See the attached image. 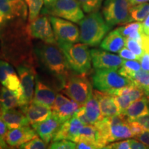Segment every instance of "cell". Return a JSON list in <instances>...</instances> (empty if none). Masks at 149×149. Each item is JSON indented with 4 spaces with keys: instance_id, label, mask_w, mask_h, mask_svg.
<instances>
[{
    "instance_id": "cell-1",
    "label": "cell",
    "mask_w": 149,
    "mask_h": 149,
    "mask_svg": "<svg viewBox=\"0 0 149 149\" xmlns=\"http://www.w3.org/2000/svg\"><path fill=\"white\" fill-rule=\"evenodd\" d=\"M36 53L43 66L61 81L64 87L70 67L61 48L55 44L45 43L37 47Z\"/></svg>"
},
{
    "instance_id": "cell-2",
    "label": "cell",
    "mask_w": 149,
    "mask_h": 149,
    "mask_svg": "<svg viewBox=\"0 0 149 149\" xmlns=\"http://www.w3.org/2000/svg\"><path fill=\"white\" fill-rule=\"evenodd\" d=\"M79 42L89 46H97L111 29L98 10L90 13L79 23Z\"/></svg>"
},
{
    "instance_id": "cell-3",
    "label": "cell",
    "mask_w": 149,
    "mask_h": 149,
    "mask_svg": "<svg viewBox=\"0 0 149 149\" xmlns=\"http://www.w3.org/2000/svg\"><path fill=\"white\" fill-rule=\"evenodd\" d=\"M57 45L72 70L79 74H86L91 70V55L88 45L84 43H57Z\"/></svg>"
},
{
    "instance_id": "cell-4",
    "label": "cell",
    "mask_w": 149,
    "mask_h": 149,
    "mask_svg": "<svg viewBox=\"0 0 149 149\" xmlns=\"http://www.w3.org/2000/svg\"><path fill=\"white\" fill-rule=\"evenodd\" d=\"M63 92L81 105H84L93 93L92 85L85 74L68 77L64 84Z\"/></svg>"
},
{
    "instance_id": "cell-5",
    "label": "cell",
    "mask_w": 149,
    "mask_h": 149,
    "mask_svg": "<svg viewBox=\"0 0 149 149\" xmlns=\"http://www.w3.org/2000/svg\"><path fill=\"white\" fill-rule=\"evenodd\" d=\"M130 7L128 0H106L102 10L104 19L111 27L128 23L130 20Z\"/></svg>"
},
{
    "instance_id": "cell-6",
    "label": "cell",
    "mask_w": 149,
    "mask_h": 149,
    "mask_svg": "<svg viewBox=\"0 0 149 149\" xmlns=\"http://www.w3.org/2000/svg\"><path fill=\"white\" fill-rule=\"evenodd\" d=\"M93 82L97 90L107 92L112 89L122 88L132 84L115 70L96 69L93 76Z\"/></svg>"
},
{
    "instance_id": "cell-7",
    "label": "cell",
    "mask_w": 149,
    "mask_h": 149,
    "mask_svg": "<svg viewBox=\"0 0 149 149\" xmlns=\"http://www.w3.org/2000/svg\"><path fill=\"white\" fill-rule=\"evenodd\" d=\"M42 13L51 14L77 24L84 17L82 8L77 0H57L51 8Z\"/></svg>"
},
{
    "instance_id": "cell-8",
    "label": "cell",
    "mask_w": 149,
    "mask_h": 149,
    "mask_svg": "<svg viewBox=\"0 0 149 149\" xmlns=\"http://www.w3.org/2000/svg\"><path fill=\"white\" fill-rule=\"evenodd\" d=\"M17 70L20 77V86L17 89L19 107L23 108L33 101L35 93V77L36 72L32 67L25 65L19 66Z\"/></svg>"
},
{
    "instance_id": "cell-9",
    "label": "cell",
    "mask_w": 149,
    "mask_h": 149,
    "mask_svg": "<svg viewBox=\"0 0 149 149\" xmlns=\"http://www.w3.org/2000/svg\"><path fill=\"white\" fill-rule=\"evenodd\" d=\"M26 31L33 38L42 40L46 44H57L51 20L45 15L38 16L30 22Z\"/></svg>"
},
{
    "instance_id": "cell-10",
    "label": "cell",
    "mask_w": 149,
    "mask_h": 149,
    "mask_svg": "<svg viewBox=\"0 0 149 149\" xmlns=\"http://www.w3.org/2000/svg\"><path fill=\"white\" fill-rule=\"evenodd\" d=\"M57 43H77L80 33L77 26L68 20L52 16L50 17Z\"/></svg>"
},
{
    "instance_id": "cell-11",
    "label": "cell",
    "mask_w": 149,
    "mask_h": 149,
    "mask_svg": "<svg viewBox=\"0 0 149 149\" xmlns=\"http://www.w3.org/2000/svg\"><path fill=\"white\" fill-rule=\"evenodd\" d=\"M106 118L109 124V143L133 137L127 119L124 115L120 114Z\"/></svg>"
},
{
    "instance_id": "cell-12",
    "label": "cell",
    "mask_w": 149,
    "mask_h": 149,
    "mask_svg": "<svg viewBox=\"0 0 149 149\" xmlns=\"http://www.w3.org/2000/svg\"><path fill=\"white\" fill-rule=\"evenodd\" d=\"M91 55L93 65L95 69L118 70L124 61L119 55L99 49L91 50Z\"/></svg>"
},
{
    "instance_id": "cell-13",
    "label": "cell",
    "mask_w": 149,
    "mask_h": 149,
    "mask_svg": "<svg viewBox=\"0 0 149 149\" xmlns=\"http://www.w3.org/2000/svg\"><path fill=\"white\" fill-rule=\"evenodd\" d=\"M84 124L77 117L73 116L69 120L62 123L60 127L54 135L53 140L68 139L76 142L79 137V132Z\"/></svg>"
},
{
    "instance_id": "cell-14",
    "label": "cell",
    "mask_w": 149,
    "mask_h": 149,
    "mask_svg": "<svg viewBox=\"0 0 149 149\" xmlns=\"http://www.w3.org/2000/svg\"><path fill=\"white\" fill-rule=\"evenodd\" d=\"M37 133L31 126H24L19 128L9 129L5 137V141L8 146L19 147L22 144L27 142L37 137Z\"/></svg>"
},
{
    "instance_id": "cell-15",
    "label": "cell",
    "mask_w": 149,
    "mask_h": 149,
    "mask_svg": "<svg viewBox=\"0 0 149 149\" xmlns=\"http://www.w3.org/2000/svg\"><path fill=\"white\" fill-rule=\"evenodd\" d=\"M61 124L62 122L59 120L58 117L52 113L51 116L46 120L33 124L32 126L40 138L48 144L53 140L54 135L57 133Z\"/></svg>"
},
{
    "instance_id": "cell-16",
    "label": "cell",
    "mask_w": 149,
    "mask_h": 149,
    "mask_svg": "<svg viewBox=\"0 0 149 149\" xmlns=\"http://www.w3.org/2000/svg\"><path fill=\"white\" fill-rule=\"evenodd\" d=\"M20 109L26 115L31 125L46 120L51 116L53 113L51 107L33 101L26 107Z\"/></svg>"
},
{
    "instance_id": "cell-17",
    "label": "cell",
    "mask_w": 149,
    "mask_h": 149,
    "mask_svg": "<svg viewBox=\"0 0 149 149\" xmlns=\"http://www.w3.org/2000/svg\"><path fill=\"white\" fill-rule=\"evenodd\" d=\"M0 117L6 122L9 129L30 125L26 116L21 109L17 110L15 108L8 110H1Z\"/></svg>"
},
{
    "instance_id": "cell-18",
    "label": "cell",
    "mask_w": 149,
    "mask_h": 149,
    "mask_svg": "<svg viewBox=\"0 0 149 149\" xmlns=\"http://www.w3.org/2000/svg\"><path fill=\"white\" fill-rule=\"evenodd\" d=\"M93 93L98 99L101 114L103 118L120 114V110L115 103L113 95L100 91H95Z\"/></svg>"
},
{
    "instance_id": "cell-19",
    "label": "cell",
    "mask_w": 149,
    "mask_h": 149,
    "mask_svg": "<svg viewBox=\"0 0 149 149\" xmlns=\"http://www.w3.org/2000/svg\"><path fill=\"white\" fill-rule=\"evenodd\" d=\"M56 97V93L53 89L46 85L40 80H37L33 102H37L48 107H52Z\"/></svg>"
},
{
    "instance_id": "cell-20",
    "label": "cell",
    "mask_w": 149,
    "mask_h": 149,
    "mask_svg": "<svg viewBox=\"0 0 149 149\" xmlns=\"http://www.w3.org/2000/svg\"><path fill=\"white\" fill-rule=\"evenodd\" d=\"M126 38L117 30L111 31L104 38L100 47L105 51L112 53H119L125 46Z\"/></svg>"
},
{
    "instance_id": "cell-21",
    "label": "cell",
    "mask_w": 149,
    "mask_h": 149,
    "mask_svg": "<svg viewBox=\"0 0 149 149\" xmlns=\"http://www.w3.org/2000/svg\"><path fill=\"white\" fill-rule=\"evenodd\" d=\"M149 113V101L146 97H141L133 102L124 113L128 122H133L137 117Z\"/></svg>"
},
{
    "instance_id": "cell-22",
    "label": "cell",
    "mask_w": 149,
    "mask_h": 149,
    "mask_svg": "<svg viewBox=\"0 0 149 149\" xmlns=\"http://www.w3.org/2000/svg\"><path fill=\"white\" fill-rule=\"evenodd\" d=\"M86 116L91 124H95L97 122L103 119L101 114L100 103L95 95L93 93L90 98L83 105Z\"/></svg>"
},
{
    "instance_id": "cell-23",
    "label": "cell",
    "mask_w": 149,
    "mask_h": 149,
    "mask_svg": "<svg viewBox=\"0 0 149 149\" xmlns=\"http://www.w3.org/2000/svg\"><path fill=\"white\" fill-rule=\"evenodd\" d=\"M19 107V93L17 90L12 91L2 87L0 89V109L8 110Z\"/></svg>"
},
{
    "instance_id": "cell-24",
    "label": "cell",
    "mask_w": 149,
    "mask_h": 149,
    "mask_svg": "<svg viewBox=\"0 0 149 149\" xmlns=\"http://www.w3.org/2000/svg\"><path fill=\"white\" fill-rule=\"evenodd\" d=\"M82 105L78 104L74 100H70L64 105L55 111H52L53 114L59 118L61 122L64 123L65 121L69 120L73 117L75 113L79 111Z\"/></svg>"
},
{
    "instance_id": "cell-25",
    "label": "cell",
    "mask_w": 149,
    "mask_h": 149,
    "mask_svg": "<svg viewBox=\"0 0 149 149\" xmlns=\"http://www.w3.org/2000/svg\"><path fill=\"white\" fill-rule=\"evenodd\" d=\"M124 77L142 89L146 97L149 98V72L144 70L130 72L126 74Z\"/></svg>"
},
{
    "instance_id": "cell-26",
    "label": "cell",
    "mask_w": 149,
    "mask_h": 149,
    "mask_svg": "<svg viewBox=\"0 0 149 149\" xmlns=\"http://www.w3.org/2000/svg\"><path fill=\"white\" fill-rule=\"evenodd\" d=\"M13 8L7 0H0V32L5 25L15 17Z\"/></svg>"
},
{
    "instance_id": "cell-27",
    "label": "cell",
    "mask_w": 149,
    "mask_h": 149,
    "mask_svg": "<svg viewBox=\"0 0 149 149\" xmlns=\"http://www.w3.org/2000/svg\"><path fill=\"white\" fill-rule=\"evenodd\" d=\"M149 14V3H142L133 6L130 8V20L142 22L146 19Z\"/></svg>"
},
{
    "instance_id": "cell-28",
    "label": "cell",
    "mask_w": 149,
    "mask_h": 149,
    "mask_svg": "<svg viewBox=\"0 0 149 149\" xmlns=\"http://www.w3.org/2000/svg\"><path fill=\"white\" fill-rule=\"evenodd\" d=\"M79 139H86V140L94 143L95 144H96L98 146L99 148H100V146L98 143L97 130L93 124L84 125L83 126L79 132V137H78L77 140Z\"/></svg>"
},
{
    "instance_id": "cell-29",
    "label": "cell",
    "mask_w": 149,
    "mask_h": 149,
    "mask_svg": "<svg viewBox=\"0 0 149 149\" xmlns=\"http://www.w3.org/2000/svg\"><path fill=\"white\" fill-rule=\"evenodd\" d=\"M29 7V22H33L40 15L44 0H25Z\"/></svg>"
},
{
    "instance_id": "cell-30",
    "label": "cell",
    "mask_w": 149,
    "mask_h": 149,
    "mask_svg": "<svg viewBox=\"0 0 149 149\" xmlns=\"http://www.w3.org/2000/svg\"><path fill=\"white\" fill-rule=\"evenodd\" d=\"M141 64L138 60H128L125 59L123 61L122 66L119 68L118 72L123 77L130 72L138 71L141 70Z\"/></svg>"
},
{
    "instance_id": "cell-31",
    "label": "cell",
    "mask_w": 149,
    "mask_h": 149,
    "mask_svg": "<svg viewBox=\"0 0 149 149\" xmlns=\"http://www.w3.org/2000/svg\"><path fill=\"white\" fill-rule=\"evenodd\" d=\"M117 30L123 37H128L133 33L137 32V31H143L142 23H141L140 22H133L124 26L119 27Z\"/></svg>"
},
{
    "instance_id": "cell-32",
    "label": "cell",
    "mask_w": 149,
    "mask_h": 149,
    "mask_svg": "<svg viewBox=\"0 0 149 149\" xmlns=\"http://www.w3.org/2000/svg\"><path fill=\"white\" fill-rule=\"evenodd\" d=\"M77 1L85 13H90L98 10L103 0H77Z\"/></svg>"
},
{
    "instance_id": "cell-33",
    "label": "cell",
    "mask_w": 149,
    "mask_h": 149,
    "mask_svg": "<svg viewBox=\"0 0 149 149\" xmlns=\"http://www.w3.org/2000/svg\"><path fill=\"white\" fill-rule=\"evenodd\" d=\"M13 8L17 17L26 19L27 15V9L24 0H7Z\"/></svg>"
},
{
    "instance_id": "cell-34",
    "label": "cell",
    "mask_w": 149,
    "mask_h": 149,
    "mask_svg": "<svg viewBox=\"0 0 149 149\" xmlns=\"http://www.w3.org/2000/svg\"><path fill=\"white\" fill-rule=\"evenodd\" d=\"M125 38L126 47L133 52V53H135L140 59L141 56L144 55V53H145V50L141 46V44L136 40L129 38V37H125Z\"/></svg>"
},
{
    "instance_id": "cell-35",
    "label": "cell",
    "mask_w": 149,
    "mask_h": 149,
    "mask_svg": "<svg viewBox=\"0 0 149 149\" xmlns=\"http://www.w3.org/2000/svg\"><path fill=\"white\" fill-rule=\"evenodd\" d=\"M48 144L42 138L37 136L35 138L22 144L19 148L23 149H45L47 148Z\"/></svg>"
},
{
    "instance_id": "cell-36",
    "label": "cell",
    "mask_w": 149,
    "mask_h": 149,
    "mask_svg": "<svg viewBox=\"0 0 149 149\" xmlns=\"http://www.w3.org/2000/svg\"><path fill=\"white\" fill-rule=\"evenodd\" d=\"M113 96L115 104H116L117 108L120 110V114L124 113L128 109L130 104L133 103L131 99H130L128 95H124L121 96Z\"/></svg>"
},
{
    "instance_id": "cell-37",
    "label": "cell",
    "mask_w": 149,
    "mask_h": 149,
    "mask_svg": "<svg viewBox=\"0 0 149 149\" xmlns=\"http://www.w3.org/2000/svg\"><path fill=\"white\" fill-rule=\"evenodd\" d=\"M3 86L12 91H17L20 86V79L17 74L15 73L9 74L4 81L1 83Z\"/></svg>"
},
{
    "instance_id": "cell-38",
    "label": "cell",
    "mask_w": 149,
    "mask_h": 149,
    "mask_svg": "<svg viewBox=\"0 0 149 149\" xmlns=\"http://www.w3.org/2000/svg\"><path fill=\"white\" fill-rule=\"evenodd\" d=\"M77 144L74 141L68 139H61V140L53 141L48 147L53 149H74Z\"/></svg>"
},
{
    "instance_id": "cell-39",
    "label": "cell",
    "mask_w": 149,
    "mask_h": 149,
    "mask_svg": "<svg viewBox=\"0 0 149 149\" xmlns=\"http://www.w3.org/2000/svg\"><path fill=\"white\" fill-rule=\"evenodd\" d=\"M15 70L10 64L3 61H0V82L2 83L9 74L15 73Z\"/></svg>"
},
{
    "instance_id": "cell-40",
    "label": "cell",
    "mask_w": 149,
    "mask_h": 149,
    "mask_svg": "<svg viewBox=\"0 0 149 149\" xmlns=\"http://www.w3.org/2000/svg\"><path fill=\"white\" fill-rule=\"evenodd\" d=\"M144 91L141 88H139V87L136 86L135 84H134L133 83L131 89H130V91L129 93V95H128L130 96V99H131L132 102H133L136 101V100H139V99L143 97V96H144Z\"/></svg>"
},
{
    "instance_id": "cell-41",
    "label": "cell",
    "mask_w": 149,
    "mask_h": 149,
    "mask_svg": "<svg viewBox=\"0 0 149 149\" xmlns=\"http://www.w3.org/2000/svg\"><path fill=\"white\" fill-rule=\"evenodd\" d=\"M106 149H130L129 139L116 141L111 144H107L104 147Z\"/></svg>"
},
{
    "instance_id": "cell-42",
    "label": "cell",
    "mask_w": 149,
    "mask_h": 149,
    "mask_svg": "<svg viewBox=\"0 0 149 149\" xmlns=\"http://www.w3.org/2000/svg\"><path fill=\"white\" fill-rule=\"evenodd\" d=\"M70 99L67 98L66 97H65L64 95L62 94H57L56 95L55 100L53 102V106H52L51 109L52 111H55V110H57L59 109L61 106L64 105V104H66V102L70 101Z\"/></svg>"
},
{
    "instance_id": "cell-43",
    "label": "cell",
    "mask_w": 149,
    "mask_h": 149,
    "mask_svg": "<svg viewBox=\"0 0 149 149\" xmlns=\"http://www.w3.org/2000/svg\"><path fill=\"white\" fill-rule=\"evenodd\" d=\"M119 56L122 57V59H128V60H138L139 61V59L135 53H133L131 51L127 48H123L121 51L119 52Z\"/></svg>"
},
{
    "instance_id": "cell-44",
    "label": "cell",
    "mask_w": 149,
    "mask_h": 149,
    "mask_svg": "<svg viewBox=\"0 0 149 149\" xmlns=\"http://www.w3.org/2000/svg\"><path fill=\"white\" fill-rule=\"evenodd\" d=\"M9 128L7 126V124H6V122L3 121L1 117H0V142L2 144L3 146L6 147V148H8V144L5 141V137L6 135L7 132L8 131Z\"/></svg>"
},
{
    "instance_id": "cell-45",
    "label": "cell",
    "mask_w": 149,
    "mask_h": 149,
    "mask_svg": "<svg viewBox=\"0 0 149 149\" xmlns=\"http://www.w3.org/2000/svg\"><path fill=\"white\" fill-rule=\"evenodd\" d=\"M76 148L78 149H97L99 148L98 146L96 144H95L94 143L91 142L88 140H86V139H79L76 141Z\"/></svg>"
},
{
    "instance_id": "cell-46",
    "label": "cell",
    "mask_w": 149,
    "mask_h": 149,
    "mask_svg": "<svg viewBox=\"0 0 149 149\" xmlns=\"http://www.w3.org/2000/svg\"><path fill=\"white\" fill-rule=\"evenodd\" d=\"M128 124H129V126L130 130H131L132 133H133V137L135 136L139 135L141 133L144 131V128L141 126L140 124H139L138 123L135 122V121H133V122H128Z\"/></svg>"
},
{
    "instance_id": "cell-47",
    "label": "cell",
    "mask_w": 149,
    "mask_h": 149,
    "mask_svg": "<svg viewBox=\"0 0 149 149\" xmlns=\"http://www.w3.org/2000/svg\"><path fill=\"white\" fill-rule=\"evenodd\" d=\"M134 121L140 124L144 128L145 130H148L149 131V113L141 115V116L135 119Z\"/></svg>"
},
{
    "instance_id": "cell-48",
    "label": "cell",
    "mask_w": 149,
    "mask_h": 149,
    "mask_svg": "<svg viewBox=\"0 0 149 149\" xmlns=\"http://www.w3.org/2000/svg\"><path fill=\"white\" fill-rule=\"evenodd\" d=\"M140 64L142 70L145 71L149 72V51H145L144 55L141 57L140 59Z\"/></svg>"
},
{
    "instance_id": "cell-49",
    "label": "cell",
    "mask_w": 149,
    "mask_h": 149,
    "mask_svg": "<svg viewBox=\"0 0 149 149\" xmlns=\"http://www.w3.org/2000/svg\"><path fill=\"white\" fill-rule=\"evenodd\" d=\"M74 116L77 117V118L79 119V120L81 121L84 124V125H89V124H91V123L88 121L87 117L86 116L84 110V108H83V105L82 107L80 108L79 111L75 113V115H74Z\"/></svg>"
},
{
    "instance_id": "cell-50",
    "label": "cell",
    "mask_w": 149,
    "mask_h": 149,
    "mask_svg": "<svg viewBox=\"0 0 149 149\" xmlns=\"http://www.w3.org/2000/svg\"><path fill=\"white\" fill-rule=\"evenodd\" d=\"M129 141L131 149H149V146L144 144L140 141L131 139H129Z\"/></svg>"
},
{
    "instance_id": "cell-51",
    "label": "cell",
    "mask_w": 149,
    "mask_h": 149,
    "mask_svg": "<svg viewBox=\"0 0 149 149\" xmlns=\"http://www.w3.org/2000/svg\"><path fill=\"white\" fill-rule=\"evenodd\" d=\"M135 138L137 140L141 141L144 144L149 146V131L148 130H144L143 133L139 135L135 136Z\"/></svg>"
},
{
    "instance_id": "cell-52",
    "label": "cell",
    "mask_w": 149,
    "mask_h": 149,
    "mask_svg": "<svg viewBox=\"0 0 149 149\" xmlns=\"http://www.w3.org/2000/svg\"><path fill=\"white\" fill-rule=\"evenodd\" d=\"M56 1H57V0H44V6H45V7H44V8L43 9L42 12H44V11L47 10L48 9L51 8Z\"/></svg>"
},
{
    "instance_id": "cell-53",
    "label": "cell",
    "mask_w": 149,
    "mask_h": 149,
    "mask_svg": "<svg viewBox=\"0 0 149 149\" xmlns=\"http://www.w3.org/2000/svg\"><path fill=\"white\" fill-rule=\"evenodd\" d=\"M129 2L130 6H133L139 4V3H146L149 1V0H128Z\"/></svg>"
},
{
    "instance_id": "cell-54",
    "label": "cell",
    "mask_w": 149,
    "mask_h": 149,
    "mask_svg": "<svg viewBox=\"0 0 149 149\" xmlns=\"http://www.w3.org/2000/svg\"><path fill=\"white\" fill-rule=\"evenodd\" d=\"M0 148H6V147L5 146H3V145L1 144V142H0Z\"/></svg>"
},
{
    "instance_id": "cell-55",
    "label": "cell",
    "mask_w": 149,
    "mask_h": 149,
    "mask_svg": "<svg viewBox=\"0 0 149 149\" xmlns=\"http://www.w3.org/2000/svg\"><path fill=\"white\" fill-rule=\"evenodd\" d=\"M0 113H1V109H0Z\"/></svg>"
},
{
    "instance_id": "cell-56",
    "label": "cell",
    "mask_w": 149,
    "mask_h": 149,
    "mask_svg": "<svg viewBox=\"0 0 149 149\" xmlns=\"http://www.w3.org/2000/svg\"><path fill=\"white\" fill-rule=\"evenodd\" d=\"M146 51H147V50H146ZM148 51H149V50H148Z\"/></svg>"
}]
</instances>
